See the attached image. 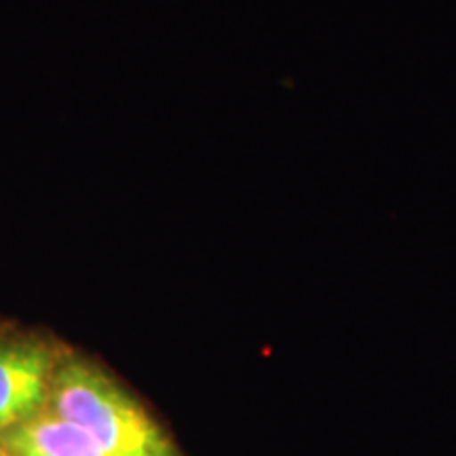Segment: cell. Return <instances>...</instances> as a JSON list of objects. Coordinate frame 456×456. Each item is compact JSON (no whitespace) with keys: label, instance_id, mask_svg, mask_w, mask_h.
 Wrapping results in <instances>:
<instances>
[{"label":"cell","instance_id":"1","mask_svg":"<svg viewBox=\"0 0 456 456\" xmlns=\"http://www.w3.org/2000/svg\"><path fill=\"white\" fill-rule=\"evenodd\" d=\"M47 410L83 429L110 456H182L138 399L81 357L61 359Z\"/></svg>","mask_w":456,"mask_h":456},{"label":"cell","instance_id":"2","mask_svg":"<svg viewBox=\"0 0 456 456\" xmlns=\"http://www.w3.org/2000/svg\"><path fill=\"white\" fill-rule=\"evenodd\" d=\"M61 359L43 338H0V433L47 410Z\"/></svg>","mask_w":456,"mask_h":456},{"label":"cell","instance_id":"3","mask_svg":"<svg viewBox=\"0 0 456 456\" xmlns=\"http://www.w3.org/2000/svg\"><path fill=\"white\" fill-rule=\"evenodd\" d=\"M0 444L13 456H110L83 429L51 410L3 431Z\"/></svg>","mask_w":456,"mask_h":456},{"label":"cell","instance_id":"4","mask_svg":"<svg viewBox=\"0 0 456 456\" xmlns=\"http://www.w3.org/2000/svg\"><path fill=\"white\" fill-rule=\"evenodd\" d=\"M0 456H13V454H11V452H9V450H7V448H4V446H3V444H0Z\"/></svg>","mask_w":456,"mask_h":456}]
</instances>
